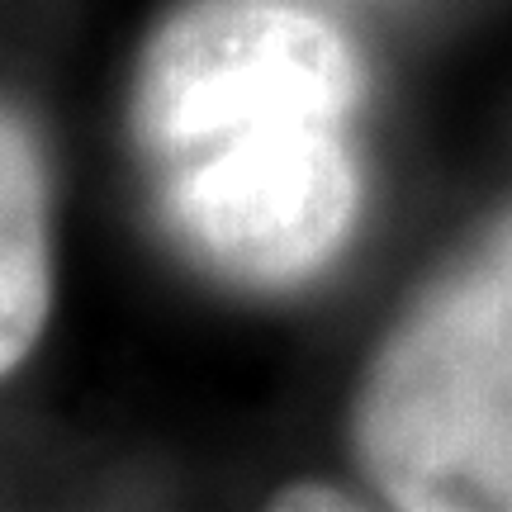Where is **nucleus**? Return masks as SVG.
Listing matches in <instances>:
<instances>
[{"instance_id": "7ed1b4c3", "label": "nucleus", "mask_w": 512, "mask_h": 512, "mask_svg": "<svg viewBox=\"0 0 512 512\" xmlns=\"http://www.w3.org/2000/svg\"><path fill=\"white\" fill-rule=\"evenodd\" d=\"M166 166L162 214L181 247L247 290H290L347 247L361 171L342 119H280Z\"/></svg>"}, {"instance_id": "f03ea898", "label": "nucleus", "mask_w": 512, "mask_h": 512, "mask_svg": "<svg viewBox=\"0 0 512 512\" xmlns=\"http://www.w3.org/2000/svg\"><path fill=\"white\" fill-rule=\"evenodd\" d=\"M361 100V57L328 19L266 0H204L152 34L133 91L147 157L176 162L280 119H342Z\"/></svg>"}, {"instance_id": "39448f33", "label": "nucleus", "mask_w": 512, "mask_h": 512, "mask_svg": "<svg viewBox=\"0 0 512 512\" xmlns=\"http://www.w3.org/2000/svg\"><path fill=\"white\" fill-rule=\"evenodd\" d=\"M271 508L280 512H294V508H356V498H347L342 489L332 484H290L271 498Z\"/></svg>"}, {"instance_id": "f257e3e1", "label": "nucleus", "mask_w": 512, "mask_h": 512, "mask_svg": "<svg viewBox=\"0 0 512 512\" xmlns=\"http://www.w3.org/2000/svg\"><path fill=\"white\" fill-rule=\"evenodd\" d=\"M351 446L389 508L512 512V214L389 328Z\"/></svg>"}, {"instance_id": "20e7f679", "label": "nucleus", "mask_w": 512, "mask_h": 512, "mask_svg": "<svg viewBox=\"0 0 512 512\" xmlns=\"http://www.w3.org/2000/svg\"><path fill=\"white\" fill-rule=\"evenodd\" d=\"M53 304L48 171L29 119L0 105V380L34 351Z\"/></svg>"}]
</instances>
